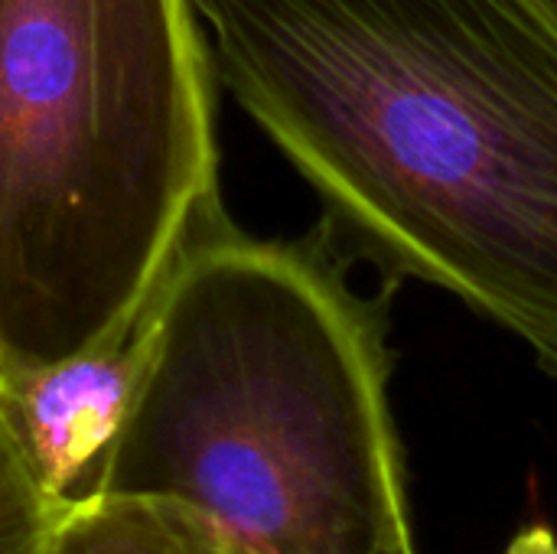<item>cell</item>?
Returning a JSON list of instances; mask_svg holds the SVG:
<instances>
[{
	"instance_id": "6",
	"label": "cell",
	"mask_w": 557,
	"mask_h": 554,
	"mask_svg": "<svg viewBox=\"0 0 557 554\" xmlns=\"http://www.w3.org/2000/svg\"><path fill=\"white\" fill-rule=\"evenodd\" d=\"M62 516L0 408V554H52Z\"/></svg>"
},
{
	"instance_id": "8",
	"label": "cell",
	"mask_w": 557,
	"mask_h": 554,
	"mask_svg": "<svg viewBox=\"0 0 557 554\" xmlns=\"http://www.w3.org/2000/svg\"><path fill=\"white\" fill-rule=\"evenodd\" d=\"M385 554H418V549H414V532L398 535V539L385 549Z\"/></svg>"
},
{
	"instance_id": "4",
	"label": "cell",
	"mask_w": 557,
	"mask_h": 554,
	"mask_svg": "<svg viewBox=\"0 0 557 554\" xmlns=\"http://www.w3.org/2000/svg\"><path fill=\"white\" fill-rule=\"evenodd\" d=\"M147 353L144 320L124 343L42 369L0 372V408L62 513L108 496L111 464L147 372Z\"/></svg>"
},
{
	"instance_id": "3",
	"label": "cell",
	"mask_w": 557,
	"mask_h": 554,
	"mask_svg": "<svg viewBox=\"0 0 557 554\" xmlns=\"http://www.w3.org/2000/svg\"><path fill=\"white\" fill-rule=\"evenodd\" d=\"M193 0H0V372L131 340L225 222Z\"/></svg>"
},
{
	"instance_id": "1",
	"label": "cell",
	"mask_w": 557,
	"mask_h": 554,
	"mask_svg": "<svg viewBox=\"0 0 557 554\" xmlns=\"http://www.w3.org/2000/svg\"><path fill=\"white\" fill-rule=\"evenodd\" d=\"M193 7L326 242L454 294L557 382V0Z\"/></svg>"
},
{
	"instance_id": "2",
	"label": "cell",
	"mask_w": 557,
	"mask_h": 554,
	"mask_svg": "<svg viewBox=\"0 0 557 554\" xmlns=\"http://www.w3.org/2000/svg\"><path fill=\"white\" fill-rule=\"evenodd\" d=\"M320 229L199 235L147 313L108 493L173 500L242 554H385L411 532L388 300Z\"/></svg>"
},
{
	"instance_id": "5",
	"label": "cell",
	"mask_w": 557,
	"mask_h": 554,
	"mask_svg": "<svg viewBox=\"0 0 557 554\" xmlns=\"http://www.w3.org/2000/svg\"><path fill=\"white\" fill-rule=\"evenodd\" d=\"M52 554H242L209 519L157 496L108 493L62 516Z\"/></svg>"
},
{
	"instance_id": "7",
	"label": "cell",
	"mask_w": 557,
	"mask_h": 554,
	"mask_svg": "<svg viewBox=\"0 0 557 554\" xmlns=\"http://www.w3.org/2000/svg\"><path fill=\"white\" fill-rule=\"evenodd\" d=\"M503 554H557L555 529L535 522V526L522 529V532L509 542V549Z\"/></svg>"
}]
</instances>
